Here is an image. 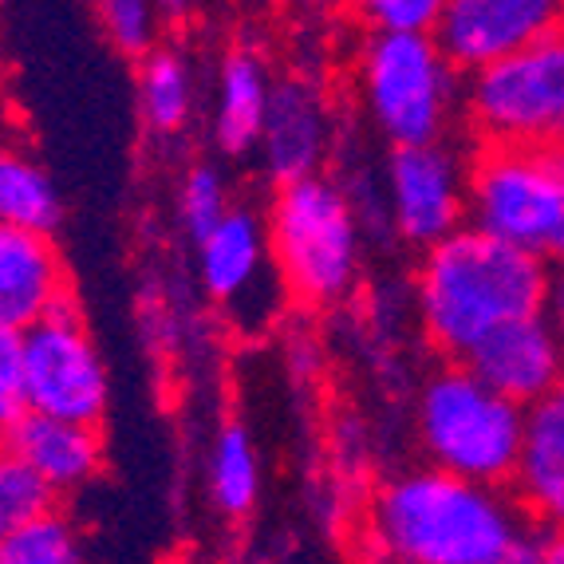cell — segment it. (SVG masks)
<instances>
[{
    "mask_svg": "<svg viewBox=\"0 0 564 564\" xmlns=\"http://www.w3.org/2000/svg\"><path fill=\"white\" fill-rule=\"evenodd\" d=\"M549 281L553 264L545 257L462 226L419 253L414 328L438 359H466L481 336L545 308Z\"/></svg>",
    "mask_w": 564,
    "mask_h": 564,
    "instance_id": "6da1fadb",
    "label": "cell"
},
{
    "mask_svg": "<svg viewBox=\"0 0 564 564\" xmlns=\"http://www.w3.org/2000/svg\"><path fill=\"white\" fill-rule=\"evenodd\" d=\"M529 529L509 486L406 466L371 494V541L387 564H498Z\"/></svg>",
    "mask_w": 564,
    "mask_h": 564,
    "instance_id": "7a4b0ae2",
    "label": "cell"
},
{
    "mask_svg": "<svg viewBox=\"0 0 564 564\" xmlns=\"http://www.w3.org/2000/svg\"><path fill=\"white\" fill-rule=\"evenodd\" d=\"M529 406L498 395L462 359H443L414 387L411 431L426 466L509 486L525 446Z\"/></svg>",
    "mask_w": 564,
    "mask_h": 564,
    "instance_id": "3957f363",
    "label": "cell"
},
{
    "mask_svg": "<svg viewBox=\"0 0 564 564\" xmlns=\"http://www.w3.org/2000/svg\"><path fill=\"white\" fill-rule=\"evenodd\" d=\"M264 229L276 276L292 301L308 312L348 304L364 276L367 229L336 178L312 174L276 186Z\"/></svg>",
    "mask_w": 564,
    "mask_h": 564,
    "instance_id": "277c9868",
    "label": "cell"
},
{
    "mask_svg": "<svg viewBox=\"0 0 564 564\" xmlns=\"http://www.w3.org/2000/svg\"><path fill=\"white\" fill-rule=\"evenodd\" d=\"M458 76L434 32H367L356 59L359 107L391 151L446 142L462 104Z\"/></svg>",
    "mask_w": 564,
    "mask_h": 564,
    "instance_id": "5b68a950",
    "label": "cell"
},
{
    "mask_svg": "<svg viewBox=\"0 0 564 564\" xmlns=\"http://www.w3.org/2000/svg\"><path fill=\"white\" fill-rule=\"evenodd\" d=\"M466 226L564 264V147L478 142L466 162Z\"/></svg>",
    "mask_w": 564,
    "mask_h": 564,
    "instance_id": "8992f818",
    "label": "cell"
},
{
    "mask_svg": "<svg viewBox=\"0 0 564 564\" xmlns=\"http://www.w3.org/2000/svg\"><path fill=\"white\" fill-rule=\"evenodd\" d=\"M462 111L478 142L564 147V24L470 72Z\"/></svg>",
    "mask_w": 564,
    "mask_h": 564,
    "instance_id": "52a82bcc",
    "label": "cell"
},
{
    "mask_svg": "<svg viewBox=\"0 0 564 564\" xmlns=\"http://www.w3.org/2000/svg\"><path fill=\"white\" fill-rule=\"evenodd\" d=\"M24 391L29 411L104 426L111 406V376L76 296H67L44 321L24 328Z\"/></svg>",
    "mask_w": 564,
    "mask_h": 564,
    "instance_id": "ba28073f",
    "label": "cell"
},
{
    "mask_svg": "<svg viewBox=\"0 0 564 564\" xmlns=\"http://www.w3.org/2000/svg\"><path fill=\"white\" fill-rule=\"evenodd\" d=\"M387 229L411 249H431L466 226V162L451 142L395 147L383 170Z\"/></svg>",
    "mask_w": 564,
    "mask_h": 564,
    "instance_id": "9c48e42d",
    "label": "cell"
},
{
    "mask_svg": "<svg viewBox=\"0 0 564 564\" xmlns=\"http://www.w3.org/2000/svg\"><path fill=\"white\" fill-rule=\"evenodd\" d=\"M194 245H198V281L209 301L229 312H253V324L273 316L284 284L276 276L269 229L257 209L229 206V214Z\"/></svg>",
    "mask_w": 564,
    "mask_h": 564,
    "instance_id": "30bf717a",
    "label": "cell"
},
{
    "mask_svg": "<svg viewBox=\"0 0 564 564\" xmlns=\"http://www.w3.org/2000/svg\"><path fill=\"white\" fill-rule=\"evenodd\" d=\"M564 0H446L434 40L462 76L561 29Z\"/></svg>",
    "mask_w": 564,
    "mask_h": 564,
    "instance_id": "8fae6325",
    "label": "cell"
},
{
    "mask_svg": "<svg viewBox=\"0 0 564 564\" xmlns=\"http://www.w3.org/2000/svg\"><path fill=\"white\" fill-rule=\"evenodd\" d=\"M336 142V122L324 91L312 79L289 76L273 84L269 115H264L257 154H261L264 178L276 186L324 174V162Z\"/></svg>",
    "mask_w": 564,
    "mask_h": 564,
    "instance_id": "7c38bea8",
    "label": "cell"
},
{
    "mask_svg": "<svg viewBox=\"0 0 564 564\" xmlns=\"http://www.w3.org/2000/svg\"><path fill=\"white\" fill-rule=\"evenodd\" d=\"M481 383H489L498 395L513 399L521 406H536L553 395V387L564 376V348L556 332L549 328L545 312L509 321L481 336L462 359Z\"/></svg>",
    "mask_w": 564,
    "mask_h": 564,
    "instance_id": "4fadbf2b",
    "label": "cell"
},
{
    "mask_svg": "<svg viewBox=\"0 0 564 564\" xmlns=\"http://www.w3.org/2000/svg\"><path fill=\"white\" fill-rule=\"evenodd\" d=\"M67 296H76V289L52 234L0 226V324L24 332Z\"/></svg>",
    "mask_w": 564,
    "mask_h": 564,
    "instance_id": "5bb4252c",
    "label": "cell"
},
{
    "mask_svg": "<svg viewBox=\"0 0 564 564\" xmlns=\"http://www.w3.org/2000/svg\"><path fill=\"white\" fill-rule=\"evenodd\" d=\"M4 451L29 462L32 470L56 489V498L91 486L104 474L107 458L104 426L67 423V419H52V414L36 411H24L4 431Z\"/></svg>",
    "mask_w": 564,
    "mask_h": 564,
    "instance_id": "9a60e30c",
    "label": "cell"
},
{
    "mask_svg": "<svg viewBox=\"0 0 564 564\" xmlns=\"http://www.w3.org/2000/svg\"><path fill=\"white\" fill-rule=\"evenodd\" d=\"M509 489L529 521L564 529V414L549 399L529 406L525 446Z\"/></svg>",
    "mask_w": 564,
    "mask_h": 564,
    "instance_id": "2e32d148",
    "label": "cell"
},
{
    "mask_svg": "<svg viewBox=\"0 0 564 564\" xmlns=\"http://www.w3.org/2000/svg\"><path fill=\"white\" fill-rule=\"evenodd\" d=\"M269 95H273V79H269V67L253 47L229 52L221 76H217L214 104V142L229 159L257 151L264 115H269Z\"/></svg>",
    "mask_w": 564,
    "mask_h": 564,
    "instance_id": "e0dca14e",
    "label": "cell"
},
{
    "mask_svg": "<svg viewBox=\"0 0 564 564\" xmlns=\"http://www.w3.org/2000/svg\"><path fill=\"white\" fill-rule=\"evenodd\" d=\"M206 494L209 506L226 521L253 518L257 501H261V454L241 419H226L209 438Z\"/></svg>",
    "mask_w": 564,
    "mask_h": 564,
    "instance_id": "ac0fdd59",
    "label": "cell"
},
{
    "mask_svg": "<svg viewBox=\"0 0 564 564\" xmlns=\"http://www.w3.org/2000/svg\"><path fill=\"white\" fill-rule=\"evenodd\" d=\"M64 217V202L44 166L29 151L0 142V226L52 234Z\"/></svg>",
    "mask_w": 564,
    "mask_h": 564,
    "instance_id": "d6986e66",
    "label": "cell"
},
{
    "mask_svg": "<svg viewBox=\"0 0 564 564\" xmlns=\"http://www.w3.org/2000/svg\"><path fill=\"white\" fill-rule=\"evenodd\" d=\"M139 107L151 134H159V139H174L186 131L189 111H194V79H189V64L174 47L154 44L142 56Z\"/></svg>",
    "mask_w": 564,
    "mask_h": 564,
    "instance_id": "ffe728a7",
    "label": "cell"
},
{
    "mask_svg": "<svg viewBox=\"0 0 564 564\" xmlns=\"http://www.w3.org/2000/svg\"><path fill=\"white\" fill-rule=\"evenodd\" d=\"M0 564H84V533L64 509H47L0 536Z\"/></svg>",
    "mask_w": 564,
    "mask_h": 564,
    "instance_id": "44dd1931",
    "label": "cell"
},
{
    "mask_svg": "<svg viewBox=\"0 0 564 564\" xmlns=\"http://www.w3.org/2000/svg\"><path fill=\"white\" fill-rule=\"evenodd\" d=\"M229 186L221 178V170L209 166V162H194V166L182 174L178 194H174V214H178V226L189 241L206 237L209 229L229 214Z\"/></svg>",
    "mask_w": 564,
    "mask_h": 564,
    "instance_id": "7402d4cb",
    "label": "cell"
},
{
    "mask_svg": "<svg viewBox=\"0 0 564 564\" xmlns=\"http://www.w3.org/2000/svg\"><path fill=\"white\" fill-rule=\"evenodd\" d=\"M47 509H56V489L47 486L24 458L0 451V536L36 521Z\"/></svg>",
    "mask_w": 564,
    "mask_h": 564,
    "instance_id": "603a6c76",
    "label": "cell"
},
{
    "mask_svg": "<svg viewBox=\"0 0 564 564\" xmlns=\"http://www.w3.org/2000/svg\"><path fill=\"white\" fill-rule=\"evenodd\" d=\"M99 17L122 56H147L159 44V9L154 0H99Z\"/></svg>",
    "mask_w": 564,
    "mask_h": 564,
    "instance_id": "cb8c5ba5",
    "label": "cell"
},
{
    "mask_svg": "<svg viewBox=\"0 0 564 564\" xmlns=\"http://www.w3.org/2000/svg\"><path fill=\"white\" fill-rule=\"evenodd\" d=\"M446 0H356L367 32H434Z\"/></svg>",
    "mask_w": 564,
    "mask_h": 564,
    "instance_id": "d4e9b609",
    "label": "cell"
},
{
    "mask_svg": "<svg viewBox=\"0 0 564 564\" xmlns=\"http://www.w3.org/2000/svg\"><path fill=\"white\" fill-rule=\"evenodd\" d=\"M29 411L24 391V332L0 324V431H9Z\"/></svg>",
    "mask_w": 564,
    "mask_h": 564,
    "instance_id": "484cf974",
    "label": "cell"
},
{
    "mask_svg": "<svg viewBox=\"0 0 564 564\" xmlns=\"http://www.w3.org/2000/svg\"><path fill=\"white\" fill-rule=\"evenodd\" d=\"M545 321L549 328L556 332V339H561L564 348V264H556L553 269V281H549V296H545Z\"/></svg>",
    "mask_w": 564,
    "mask_h": 564,
    "instance_id": "4316f807",
    "label": "cell"
},
{
    "mask_svg": "<svg viewBox=\"0 0 564 564\" xmlns=\"http://www.w3.org/2000/svg\"><path fill=\"white\" fill-rule=\"evenodd\" d=\"M498 564H545L541 561V533H521L513 545H509V553L501 556Z\"/></svg>",
    "mask_w": 564,
    "mask_h": 564,
    "instance_id": "83f0119b",
    "label": "cell"
},
{
    "mask_svg": "<svg viewBox=\"0 0 564 564\" xmlns=\"http://www.w3.org/2000/svg\"><path fill=\"white\" fill-rule=\"evenodd\" d=\"M541 561L564 564V529H541Z\"/></svg>",
    "mask_w": 564,
    "mask_h": 564,
    "instance_id": "f1b7e54d",
    "label": "cell"
},
{
    "mask_svg": "<svg viewBox=\"0 0 564 564\" xmlns=\"http://www.w3.org/2000/svg\"><path fill=\"white\" fill-rule=\"evenodd\" d=\"M186 4H189V0H154V9L166 12V17H182V12H186Z\"/></svg>",
    "mask_w": 564,
    "mask_h": 564,
    "instance_id": "f546056e",
    "label": "cell"
},
{
    "mask_svg": "<svg viewBox=\"0 0 564 564\" xmlns=\"http://www.w3.org/2000/svg\"><path fill=\"white\" fill-rule=\"evenodd\" d=\"M549 403H553V406H556V411H561V414H564V376H561V383H556V387H553V395H549Z\"/></svg>",
    "mask_w": 564,
    "mask_h": 564,
    "instance_id": "4dcf8cb0",
    "label": "cell"
},
{
    "mask_svg": "<svg viewBox=\"0 0 564 564\" xmlns=\"http://www.w3.org/2000/svg\"><path fill=\"white\" fill-rule=\"evenodd\" d=\"M170 564H198L194 556H178V561H170Z\"/></svg>",
    "mask_w": 564,
    "mask_h": 564,
    "instance_id": "1f68e13d",
    "label": "cell"
},
{
    "mask_svg": "<svg viewBox=\"0 0 564 564\" xmlns=\"http://www.w3.org/2000/svg\"><path fill=\"white\" fill-rule=\"evenodd\" d=\"M339 4H348V9H356V0H339Z\"/></svg>",
    "mask_w": 564,
    "mask_h": 564,
    "instance_id": "d6a6232c",
    "label": "cell"
},
{
    "mask_svg": "<svg viewBox=\"0 0 564 564\" xmlns=\"http://www.w3.org/2000/svg\"><path fill=\"white\" fill-rule=\"evenodd\" d=\"M0 451H4V431H0Z\"/></svg>",
    "mask_w": 564,
    "mask_h": 564,
    "instance_id": "836d02e7",
    "label": "cell"
}]
</instances>
